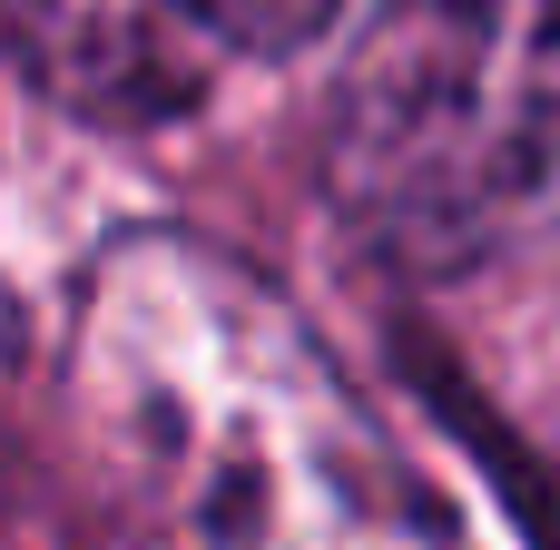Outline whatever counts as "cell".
Segmentation results:
<instances>
[{
	"label": "cell",
	"mask_w": 560,
	"mask_h": 550,
	"mask_svg": "<svg viewBox=\"0 0 560 550\" xmlns=\"http://www.w3.org/2000/svg\"><path fill=\"white\" fill-rule=\"evenodd\" d=\"M197 49H226V59H285L305 49L345 0H158Z\"/></svg>",
	"instance_id": "cell-3"
},
{
	"label": "cell",
	"mask_w": 560,
	"mask_h": 550,
	"mask_svg": "<svg viewBox=\"0 0 560 550\" xmlns=\"http://www.w3.org/2000/svg\"><path fill=\"white\" fill-rule=\"evenodd\" d=\"M69 403L167 550H453L325 335L187 226H128L79 266Z\"/></svg>",
	"instance_id": "cell-1"
},
{
	"label": "cell",
	"mask_w": 560,
	"mask_h": 550,
	"mask_svg": "<svg viewBox=\"0 0 560 550\" xmlns=\"http://www.w3.org/2000/svg\"><path fill=\"white\" fill-rule=\"evenodd\" d=\"M315 197L404 285L551 246L560 0H374L315 108Z\"/></svg>",
	"instance_id": "cell-2"
}]
</instances>
